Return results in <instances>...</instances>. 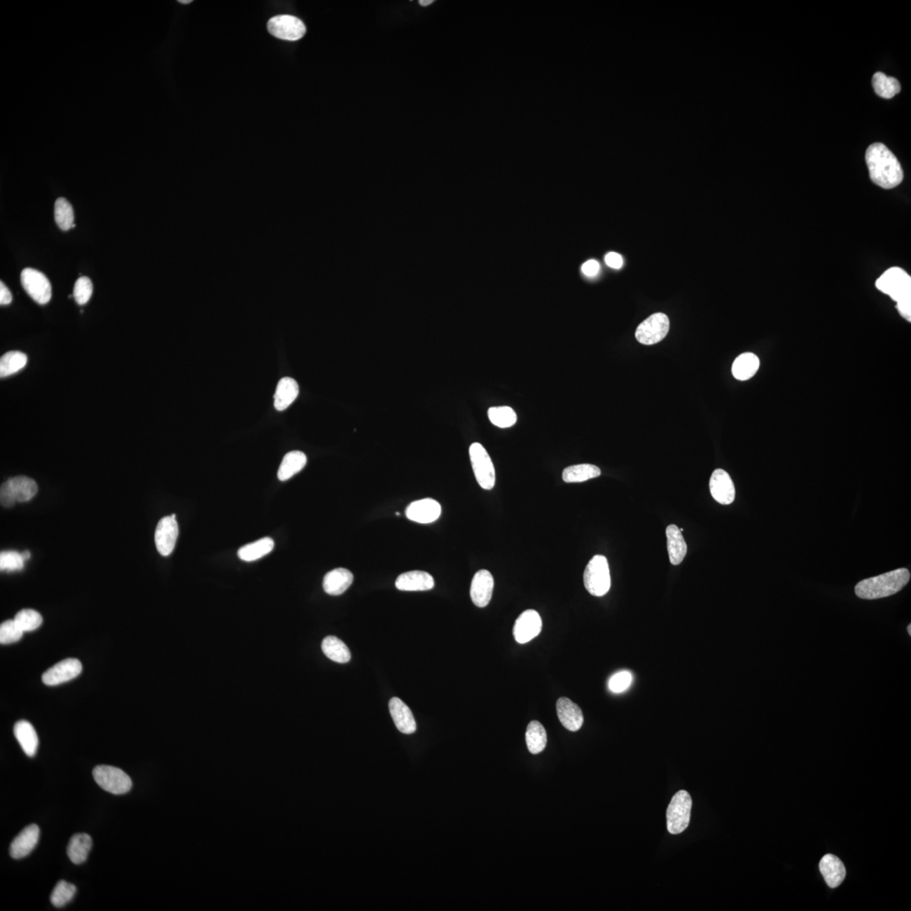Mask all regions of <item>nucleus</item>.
I'll return each instance as SVG.
<instances>
[{
	"label": "nucleus",
	"instance_id": "42",
	"mask_svg": "<svg viewBox=\"0 0 911 911\" xmlns=\"http://www.w3.org/2000/svg\"><path fill=\"white\" fill-rule=\"evenodd\" d=\"M93 292V284L92 280L85 276L77 279L75 287H74V298L79 305H85L89 302L92 298Z\"/></svg>",
	"mask_w": 911,
	"mask_h": 911
},
{
	"label": "nucleus",
	"instance_id": "4",
	"mask_svg": "<svg viewBox=\"0 0 911 911\" xmlns=\"http://www.w3.org/2000/svg\"><path fill=\"white\" fill-rule=\"evenodd\" d=\"M584 585L587 592L595 597H603L611 587V577L607 558L595 555L589 562L583 576Z\"/></svg>",
	"mask_w": 911,
	"mask_h": 911
},
{
	"label": "nucleus",
	"instance_id": "2",
	"mask_svg": "<svg viewBox=\"0 0 911 911\" xmlns=\"http://www.w3.org/2000/svg\"><path fill=\"white\" fill-rule=\"evenodd\" d=\"M910 579V571L905 568L860 581L855 588L856 594L861 599H879L896 594L900 592Z\"/></svg>",
	"mask_w": 911,
	"mask_h": 911
},
{
	"label": "nucleus",
	"instance_id": "35",
	"mask_svg": "<svg viewBox=\"0 0 911 911\" xmlns=\"http://www.w3.org/2000/svg\"><path fill=\"white\" fill-rule=\"evenodd\" d=\"M27 356L20 352H8L0 359V377H6L20 372L27 366Z\"/></svg>",
	"mask_w": 911,
	"mask_h": 911
},
{
	"label": "nucleus",
	"instance_id": "31",
	"mask_svg": "<svg viewBox=\"0 0 911 911\" xmlns=\"http://www.w3.org/2000/svg\"><path fill=\"white\" fill-rule=\"evenodd\" d=\"M601 475L599 467L592 464L570 466L564 469L562 479L566 483H581Z\"/></svg>",
	"mask_w": 911,
	"mask_h": 911
},
{
	"label": "nucleus",
	"instance_id": "44",
	"mask_svg": "<svg viewBox=\"0 0 911 911\" xmlns=\"http://www.w3.org/2000/svg\"><path fill=\"white\" fill-rule=\"evenodd\" d=\"M0 502H1L3 506L7 507V508L14 506L16 503L13 493H12L7 481L0 488Z\"/></svg>",
	"mask_w": 911,
	"mask_h": 911
},
{
	"label": "nucleus",
	"instance_id": "12",
	"mask_svg": "<svg viewBox=\"0 0 911 911\" xmlns=\"http://www.w3.org/2000/svg\"><path fill=\"white\" fill-rule=\"evenodd\" d=\"M542 618L535 610L529 609L517 618L513 636L520 644H525L537 637L542 630Z\"/></svg>",
	"mask_w": 911,
	"mask_h": 911
},
{
	"label": "nucleus",
	"instance_id": "49",
	"mask_svg": "<svg viewBox=\"0 0 911 911\" xmlns=\"http://www.w3.org/2000/svg\"><path fill=\"white\" fill-rule=\"evenodd\" d=\"M192 2H193L192 0H180L179 1V3L183 4V5H188V4H190Z\"/></svg>",
	"mask_w": 911,
	"mask_h": 911
},
{
	"label": "nucleus",
	"instance_id": "37",
	"mask_svg": "<svg viewBox=\"0 0 911 911\" xmlns=\"http://www.w3.org/2000/svg\"><path fill=\"white\" fill-rule=\"evenodd\" d=\"M488 416L494 426L500 428H508L514 426L517 420L516 412L507 406L492 407L488 410Z\"/></svg>",
	"mask_w": 911,
	"mask_h": 911
},
{
	"label": "nucleus",
	"instance_id": "43",
	"mask_svg": "<svg viewBox=\"0 0 911 911\" xmlns=\"http://www.w3.org/2000/svg\"><path fill=\"white\" fill-rule=\"evenodd\" d=\"M632 674L628 671H622L620 673L614 674L609 681V690L613 693L620 694L622 692L628 690L632 683Z\"/></svg>",
	"mask_w": 911,
	"mask_h": 911
},
{
	"label": "nucleus",
	"instance_id": "30",
	"mask_svg": "<svg viewBox=\"0 0 911 911\" xmlns=\"http://www.w3.org/2000/svg\"><path fill=\"white\" fill-rule=\"evenodd\" d=\"M274 542L271 538H263L258 541L246 544L238 550V557L243 562H251L265 557L274 550Z\"/></svg>",
	"mask_w": 911,
	"mask_h": 911
},
{
	"label": "nucleus",
	"instance_id": "22",
	"mask_svg": "<svg viewBox=\"0 0 911 911\" xmlns=\"http://www.w3.org/2000/svg\"><path fill=\"white\" fill-rule=\"evenodd\" d=\"M824 880L830 888H837L842 884L846 877V868L838 857L827 854L823 857L819 863Z\"/></svg>",
	"mask_w": 911,
	"mask_h": 911
},
{
	"label": "nucleus",
	"instance_id": "20",
	"mask_svg": "<svg viewBox=\"0 0 911 911\" xmlns=\"http://www.w3.org/2000/svg\"><path fill=\"white\" fill-rule=\"evenodd\" d=\"M389 711L396 728L405 735H412L416 731L417 725L409 707L401 700L394 697L389 702Z\"/></svg>",
	"mask_w": 911,
	"mask_h": 911
},
{
	"label": "nucleus",
	"instance_id": "6",
	"mask_svg": "<svg viewBox=\"0 0 911 911\" xmlns=\"http://www.w3.org/2000/svg\"><path fill=\"white\" fill-rule=\"evenodd\" d=\"M92 774L99 786L114 795L129 793L133 786L131 778L123 770L114 766L98 765Z\"/></svg>",
	"mask_w": 911,
	"mask_h": 911
},
{
	"label": "nucleus",
	"instance_id": "50",
	"mask_svg": "<svg viewBox=\"0 0 911 911\" xmlns=\"http://www.w3.org/2000/svg\"><path fill=\"white\" fill-rule=\"evenodd\" d=\"M907 630H908V633H909L910 636H911V625H909L908 628H907Z\"/></svg>",
	"mask_w": 911,
	"mask_h": 911
},
{
	"label": "nucleus",
	"instance_id": "5",
	"mask_svg": "<svg viewBox=\"0 0 911 911\" xmlns=\"http://www.w3.org/2000/svg\"><path fill=\"white\" fill-rule=\"evenodd\" d=\"M692 798L686 791L676 793L667 811V830L672 835L681 834L690 823Z\"/></svg>",
	"mask_w": 911,
	"mask_h": 911
},
{
	"label": "nucleus",
	"instance_id": "16",
	"mask_svg": "<svg viewBox=\"0 0 911 911\" xmlns=\"http://www.w3.org/2000/svg\"><path fill=\"white\" fill-rule=\"evenodd\" d=\"M494 578L487 570L478 571L472 580L470 596L477 607L485 608L492 600L494 590Z\"/></svg>",
	"mask_w": 911,
	"mask_h": 911
},
{
	"label": "nucleus",
	"instance_id": "48",
	"mask_svg": "<svg viewBox=\"0 0 911 911\" xmlns=\"http://www.w3.org/2000/svg\"><path fill=\"white\" fill-rule=\"evenodd\" d=\"M434 3L433 0H419V4L422 6H428Z\"/></svg>",
	"mask_w": 911,
	"mask_h": 911
},
{
	"label": "nucleus",
	"instance_id": "18",
	"mask_svg": "<svg viewBox=\"0 0 911 911\" xmlns=\"http://www.w3.org/2000/svg\"><path fill=\"white\" fill-rule=\"evenodd\" d=\"M395 586L400 591H429L434 587L435 580L432 576L426 571H413L400 575L396 580Z\"/></svg>",
	"mask_w": 911,
	"mask_h": 911
},
{
	"label": "nucleus",
	"instance_id": "14",
	"mask_svg": "<svg viewBox=\"0 0 911 911\" xmlns=\"http://www.w3.org/2000/svg\"><path fill=\"white\" fill-rule=\"evenodd\" d=\"M711 494L721 505H730L735 499V484L723 469H716L710 480Z\"/></svg>",
	"mask_w": 911,
	"mask_h": 911
},
{
	"label": "nucleus",
	"instance_id": "26",
	"mask_svg": "<svg viewBox=\"0 0 911 911\" xmlns=\"http://www.w3.org/2000/svg\"><path fill=\"white\" fill-rule=\"evenodd\" d=\"M760 366V359L756 354L750 352L742 354L733 362L732 368L733 377L739 381H747L756 374Z\"/></svg>",
	"mask_w": 911,
	"mask_h": 911
},
{
	"label": "nucleus",
	"instance_id": "27",
	"mask_svg": "<svg viewBox=\"0 0 911 911\" xmlns=\"http://www.w3.org/2000/svg\"><path fill=\"white\" fill-rule=\"evenodd\" d=\"M307 463V457L304 452L300 451H292L288 452L280 464L278 470V479L280 481H286L290 480L305 468Z\"/></svg>",
	"mask_w": 911,
	"mask_h": 911
},
{
	"label": "nucleus",
	"instance_id": "7",
	"mask_svg": "<svg viewBox=\"0 0 911 911\" xmlns=\"http://www.w3.org/2000/svg\"><path fill=\"white\" fill-rule=\"evenodd\" d=\"M469 456L478 484L484 489H492L496 485V470L487 451L480 443H473Z\"/></svg>",
	"mask_w": 911,
	"mask_h": 911
},
{
	"label": "nucleus",
	"instance_id": "23",
	"mask_svg": "<svg viewBox=\"0 0 911 911\" xmlns=\"http://www.w3.org/2000/svg\"><path fill=\"white\" fill-rule=\"evenodd\" d=\"M299 386L291 377H284L278 383L274 396V408L278 411L286 410L298 398Z\"/></svg>",
	"mask_w": 911,
	"mask_h": 911
},
{
	"label": "nucleus",
	"instance_id": "9",
	"mask_svg": "<svg viewBox=\"0 0 911 911\" xmlns=\"http://www.w3.org/2000/svg\"><path fill=\"white\" fill-rule=\"evenodd\" d=\"M24 290L36 303L45 305L52 298V286L46 275L40 271L27 267L22 273Z\"/></svg>",
	"mask_w": 911,
	"mask_h": 911
},
{
	"label": "nucleus",
	"instance_id": "39",
	"mask_svg": "<svg viewBox=\"0 0 911 911\" xmlns=\"http://www.w3.org/2000/svg\"><path fill=\"white\" fill-rule=\"evenodd\" d=\"M16 624L24 632H32L43 624V617L33 609H22L15 617Z\"/></svg>",
	"mask_w": 911,
	"mask_h": 911
},
{
	"label": "nucleus",
	"instance_id": "34",
	"mask_svg": "<svg viewBox=\"0 0 911 911\" xmlns=\"http://www.w3.org/2000/svg\"><path fill=\"white\" fill-rule=\"evenodd\" d=\"M872 86L877 96L884 99H891L901 90L900 83L896 78L889 77L881 72L874 74Z\"/></svg>",
	"mask_w": 911,
	"mask_h": 911
},
{
	"label": "nucleus",
	"instance_id": "25",
	"mask_svg": "<svg viewBox=\"0 0 911 911\" xmlns=\"http://www.w3.org/2000/svg\"><path fill=\"white\" fill-rule=\"evenodd\" d=\"M666 535L670 562L674 566H678L683 562L687 554L686 540L683 538L682 531H680L676 525L667 527Z\"/></svg>",
	"mask_w": 911,
	"mask_h": 911
},
{
	"label": "nucleus",
	"instance_id": "47",
	"mask_svg": "<svg viewBox=\"0 0 911 911\" xmlns=\"http://www.w3.org/2000/svg\"><path fill=\"white\" fill-rule=\"evenodd\" d=\"M12 302V295L9 288H7L3 281L0 282V304L2 306L11 304Z\"/></svg>",
	"mask_w": 911,
	"mask_h": 911
},
{
	"label": "nucleus",
	"instance_id": "21",
	"mask_svg": "<svg viewBox=\"0 0 911 911\" xmlns=\"http://www.w3.org/2000/svg\"><path fill=\"white\" fill-rule=\"evenodd\" d=\"M354 576L347 569L337 568L326 574L323 587L326 593L332 596H339L352 586Z\"/></svg>",
	"mask_w": 911,
	"mask_h": 911
},
{
	"label": "nucleus",
	"instance_id": "36",
	"mask_svg": "<svg viewBox=\"0 0 911 911\" xmlns=\"http://www.w3.org/2000/svg\"><path fill=\"white\" fill-rule=\"evenodd\" d=\"M55 217L56 223L61 230H69L75 224L72 205L64 197H60L55 202Z\"/></svg>",
	"mask_w": 911,
	"mask_h": 911
},
{
	"label": "nucleus",
	"instance_id": "28",
	"mask_svg": "<svg viewBox=\"0 0 911 911\" xmlns=\"http://www.w3.org/2000/svg\"><path fill=\"white\" fill-rule=\"evenodd\" d=\"M92 847V840L89 835L82 833L73 835L67 849L69 858L75 864L85 863Z\"/></svg>",
	"mask_w": 911,
	"mask_h": 911
},
{
	"label": "nucleus",
	"instance_id": "24",
	"mask_svg": "<svg viewBox=\"0 0 911 911\" xmlns=\"http://www.w3.org/2000/svg\"><path fill=\"white\" fill-rule=\"evenodd\" d=\"M14 733L24 753L29 757L35 756L39 748V737L33 725L27 721H20L15 725Z\"/></svg>",
	"mask_w": 911,
	"mask_h": 911
},
{
	"label": "nucleus",
	"instance_id": "8",
	"mask_svg": "<svg viewBox=\"0 0 911 911\" xmlns=\"http://www.w3.org/2000/svg\"><path fill=\"white\" fill-rule=\"evenodd\" d=\"M669 327V319L667 315L661 312L655 313L638 326L637 340L642 345L658 344L667 336Z\"/></svg>",
	"mask_w": 911,
	"mask_h": 911
},
{
	"label": "nucleus",
	"instance_id": "33",
	"mask_svg": "<svg viewBox=\"0 0 911 911\" xmlns=\"http://www.w3.org/2000/svg\"><path fill=\"white\" fill-rule=\"evenodd\" d=\"M547 741V732L543 725L539 721H531L526 732V743L529 752L533 754L543 752Z\"/></svg>",
	"mask_w": 911,
	"mask_h": 911
},
{
	"label": "nucleus",
	"instance_id": "40",
	"mask_svg": "<svg viewBox=\"0 0 911 911\" xmlns=\"http://www.w3.org/2000/svg\"><path fill=\"white\" fill-rule=\"evenodd\" d=\"M23 633L15 620H6L0 625V643L11 644L18 642L22 638Z\"/></svg>",
	"mask_w": 911,
	"mask_h": 911
},
{
	"label": "nucleus",
	"instance_id": "32",
	"mask_svg": "<svg viewBox=\"0 0 911 911\" xmlns=\"http://www.w3.org/2000/svg\"><path fill=\"white\" fill-rule=\"evenodd\" d=\"M321 650L326 657L338 663H346L352 659L348 646L335 637H326L321 643Z\"/></svg>",
	"mask_w": 911,
	"mask_h": 911
},
{
	"label": "nucleus",
	"instance_id": "13",
	"mask_svg": "<svg viewBox=\"0 0 911 911\" xmlns=\"http://www.w3.org/2000/svg\"><path fill=\"white\" fill-rule=\"evenodd\" d=\"M82 671L81 662L76 658H68L56 663L43 675V682L48 686H59L60 683L70 681Z\"/></svg>",
	"mask_w": 911,
	"mask_h": 911
},
{
	"label": "nucleus",
	"instance_id": "46",
	"mask_svg": "<svg viewBox=\"0 0 911 911\" xmlns=\"http://www.w3.org/2000/svg\"><path fill=\"white\" fill-rule=\"evenodd\" d=\"M605 262L607 265L612 269H620L624 265L623 258L620 254L616 253H609L605 256Z\"/></svg>",
	"mask_w": 911,
	"mask_h": 911
},
{
	"label": "nucleus",
	"instance_id": "41",
	"mask_svg": "<svg viewBox=\"0 0 911 911\" xmlns=\"http://www.w3.org/2000/svg\"><path fill=\"white\" fill-rule=\"evenodd\" d=\"M25 559L23 555L15 551H5L0 554L1 571H15L22 570Z\"/></svg>",
	"mask_w": 911,
	"mask_h": 911
},
{
	"label": "nucleus",
	"instance_id": "45",
	"mask_svg": "<svg viewBox=\"0 0 911 911\" xmlns=\"http://www.w3.org/2000/svg\"><path fill=\"white\" fill-rule=\"evenodd\" d=\"M599 263L596 260L587 261L583 263V266H581V271H583V273L587 276V277L590 278L594 277V276L599 274Z\"/></svg>",
	"mask_w": 911,
	"mask_h": 911
},
{
	"label": "nucleus",
	"instance_id": "10",
	"mask_svg": "<svg viewBox=\"0 0 911 911\" xmlns=\"http://www.w3.org/2000/svg\"><path fill=\"white\" fill-rule=\"evenodd\" d=\"M267 31L274 38L286 41H298L306 34L307 28L299 18L293 15H277L271 18L267 25Z\"/></svg>",
	"mask_w": 911,
	"mask_h": 911
},
{
	"label": "nucleus",
	"instance_id": "3",
	"mask_svg": "<svg viewBox=\"0 0 911 911\" xmlns=\"http://www.w3.org/2000/svg\"><path fill=\"white\" fill-rule=\"evenodd\" d=\"M876 287L897 302L900 314L911 321V277L901 267L885 271L876 281Z\"/></svg>",
	"mask_w": 911,
	"mask_h": 911
},
{
	"label": "nucleus",
	"instance_id": "19",
	"mask_svg": "<svg viewBox=\"0 0 911 911\" xmlns=\"http://www.w3.org/2000/svg\"><path fill=\"white\" fill-rule=\"evenodd\" d=\"M556 710L560 723L567 730L579 731L584 723V716L580 708L568 698H559L556 704Z\"/></svg>",
	"mask_w": 911,
	"mask_h": 911
},
{
	"label": "nucleus",
	"instance_id": "38",
	"mask_svg": "<svg viewBox=\"0 0 911 911\" xmlns=\"http://www.w3.org/2000/svg\"><path fill=\"white\" fill-rule=\"evenodd\" d=\"M76 887L72 884L61 880L55 886L51 894L50 900L53 906L61 908L73 900L76 896Z\"/></svg>",
	"mask_w": 911,
	"mask_h": 911
},
{
	"label": "nucleus",
	"instance_id": "11",
	"mask_svg": "<svg viewBox=\"0 0 911 911\" xmlns=\"http://www.w3.org/2000/svg\"><path fill=\"white\" fill-rule=\"evenodd\" d=\"M179 534V524H177L175 514L160 519L155 533L156 549H158L160 555L168 556L172 553V551L175 549Z\"/></svg>",
	"mask_w": 911,
	"mask_h": 911
},
{
	"label": "nucleus",
	"instance_id": "1",
	"mask_svg": "<svg viewBox=\"0 0 911 911\" xmlns=\"http://www.w3.org/2000/svg\"><path fill=\"white\" fill-rule=\"evenodd\" d=\"M870 179L884 189H892L904 179V172L896 156L884 144H871L865 152Z\"/></svg>",
	"mask_w": 911,
	"mask_h": 911
},
{
	"label": "nucleus",
	"instance_id": "17",
	"mask_svg": "<svg viewBox=\"0 0 911 911\" xmlns=\"http://www.w3.org/2000/svg\"><path fill=\"white\" fill-rule=\"evenodd\" d=\"M39 827L36 824H31L25 828L11 844L12 858L22 859L30 854L39 843Z\"/></svg>",
	"mask_w": 911,
	"mask_h": 911
},
{
	"label": "nucleus",
	"instance_id": "15",
	"mask_svg": "<svg viewBox=\"0 0 911 911\" xmlns=\"http://www.w3.org/2000/svg\"><path fill=\"white\" fill-rule=\"evenodd\" d=\"M440 513L442 507L439 503L430 498L412 502L406 509V517L410 520L422 524L436 521Z\"/></svg>",
	"mask_w": 911,
	"mask_h": 911
},
{
	"label": "nucleus",
	"instance_id": "29",
	"mask_svg": "<svg viewBox=\"0 0 911 911\" xmlns=\"http://www.w3.org/2000/svg\"><path fill=\"white\" fill-rule=\"evenodd\" d=\"M16 502L31 501L38 493L39 487L36 482L26 476L12 478L7 480Z\"/></svg>",
	"mask_w": 911,
	"mask_h": 911
}]
</instances>
